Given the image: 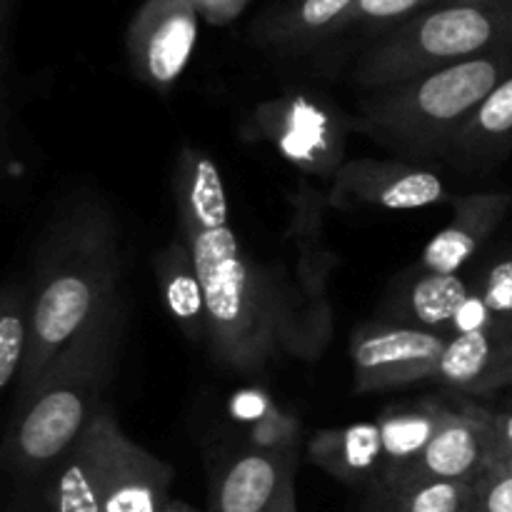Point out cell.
Returning <instances> with one entry per match:
<instances>
[{
	"instance_id": "cell-1",
	"label": "cell",
	"mask_w": 512,
	"mask_h": 512,
	"mask_svg": "<svg viewBox=\"0 0 512 512\" xmlns=\"http://www.w3.org/2000/svg\"><path fill=\"white\" fill-rule=\"evenodd\" d=\"M120 220L100 195L65 200L40 235L33 263V313L15 400L28 395L55 355L120 293Z\"/></svg>"
},
{
	"instance_id": "cell-2",
	"label": "cell",
	"mask_w": 512,
	"mask_h": 512,
	"mask_svg": "<svg viewBox=\"0 0 512 512\" xmlns=\"http://www.w3.org/2000/svg\"><path fill=\"white\" fill-rule=\"evenodd\" d=\"M180 233L190 243L205 290L208 348L223 368L255 375L283 353H308L310 343L323 348L320 338L328 333L305 318L283 278L243 253L230 225H180Z\"/></svg>"
},
{
	"instance_id": "cell-3",
	"label": "cell",
	"mask_w": 512,
	"mask_h": 512,
	"mask_svg": "<svg viewBox=\"0 0 512 512\" xmlns=\"http://www.w3.org/2000/svg\"><path fill=\"white\" fill-rule=\"evenodd\" d=\"M125 300L115 293L60 350L28 395L15 400L3 445L8 473L20 485L43 478L103 408L125 333Z\"/></svg>"
},
{
	"instance_id": "cell-4",
	"label": "cell",
	"mask_w": 512,
	"mask_h": 512,
	"mask_svg": "<svg viewBox=\"0 0 512 512\" xmlns=\"http://www.w3.org/2000/svg\"><path fill=\"white\" fill-rule=\"evenodd\" d=\"M510 73L512 48L373 90L358 108V128L405 163L445 160L470 113Z\"/></svg>"
},
{
	"instance_id": "cell-5",
	"label": "cell",
	"mask_w": 512,
	"mask_h": 512,
	"mask_svg": "<svg viewBox=\"0 0 512 512\" xmlns=\"http://www.w3.org/2000/svg\"><path fill=\"white\" fill-rule=\"evenodd\" d=\"M512 48V3H440L385 30L353 68V83L383 90L433 70Z\"/></svg>"
},
{
	"instance_id": "cell-6",
	"label": "cell",
	"mask_w": 512,
	"mask_h": 512,
	"mask_svg": "<svg viewBox=\"0 0 512 512\" xmlns=\"http://www.w3.org/2000/svg\"><path fill=\"white\" fill-rule=\"evenodd\" d=\"M448 338L408 325L373 323L350 340L353 378L358 393L408 388L435 380Z\"/></svg>"
},
{
	"instance_id": "cell-7",
	"label": "cell",
	"mask_w": 512,
	"mask_h": 512,
	"mask_svg": "<svg viewBox=\"0 0 512 512\" xmlns=\"http://www.w3.org/2000/svg\"><path fill=\"white\" fill-rule=\"evenodd\" d=\"M195 0H145L125 35L133 75L153 90H170L198 43Z\"/></svg>"
},
{
	"instance_id": "cell-8",
	"label": "cell",
	"mask_w": 512,
	"mask_h": 512,
	"mask_svg": "<svg viewBox=\"0 0 512 512\" xmlns=\"http://www.w3.org/2000/svg\"><path fill=\"white\" fill-rule=\"evenodd\" d=\"M125 438L108 405L93 415L83 433L45 473L43 498L48 512H100L110 468Z\"/></svg>"
},
{
	"instance_id": "cell-9",
	"label": "cell",
	"mask_w": 512,
	"mask_h": 512,
	"mask_svg": "<svg viewBox=\"0 0 512 512\" xmlns=\"http://www.w3.org/2000/svg\"><path fill=\"white\" fill-rule=\"evenodd\" d=\"M448 200L438 173L405 160H350L338 170L330 203L345 208L418 210Z\"/></svg>"
},
{
	"instance_id": "cell-10",
	"label": "cell",
	"mask_w": 512,
	"mask_h": 512,
	"mask_svg": "<svg viewBox=\"0 0 512 512\" xmlns=\"http://www.w3.org/2000/svg\"><path fill=\"white\" fill-rule=\"evenodd\" d=\"M490 470V430L485 410L470 405L465 413L448 410L443 425L428 448L408 468L395 470L398 478L443 480V483L475 485ZM380 475V478H383Z\"/></svg>"
},
{
	"instance_id": "cell-11",
	"label": "cell",
	"mask_w": 512,
	"mask_h": 512,
	"mask_svg": "<svg viewBox=\"0 0 512 512\" xmlns=\"http://www.w3.org/2000/svg\"><path fill=\"white\" fill-rule=\"evenodd\" d=\"M512 208L510 193H473L453 200V218L433 235L420 255V268L430 273H460Z\"/></svg>"
},
{
	"instance_id": "cell-12",
	"label": "cell",
	"mask_w": 512,
	"mask_h": 512,
	"mask_svg": "<svg viewBox=\"0 0 512 512\" xmlns=\"http://www.w3.org/2000/svg\"><path fill=\"white\" fill-rule=\"evenodd\" d=\"M293 473V450H243L215 473L208 512H268Z\"/></svg>"
},
{
	"instance_id": "cell-13",
	"label": "cell",
	"mask_w": 512,
	"mask_h": 512,
	"mask_svg": "<svg viewBox=\"0 0 512 512\" xmlns=\"http://www.w3.org/2000/svg\"><path fill=\"white\" fill-rule=\"evenodd\" d=\"M470 295L473 285L460 273H430L420 268L418 278H405L400 293L390 295L383 323L430 330L450 340L455 315Z\"/></svg>"
},
{
	"instance_id": "cell-14",
	"label": "cell",
	"mask_w": 512,
	"mask_h": 512,
	"mask_svg": "<svg viewBox=\"0 0 512 512\" xmlns=\"http://www.w3.org/2000/svg\"><path fill=\"white\" fill-rule=\"evenodd\" d=\"M173 468L125 435L110 468L100 512H163Z\"/></svg>"
},
{
	"instance_id": "cell-15",
	"label": "cell",
	"mask_w": 512,
	"mask_h": 512,
	"mask_svg": "<svg viewBox=\"0 0 512 512\" xmlns=\"http://www.w3.org/2000/svg\"><path fill=\"white\" fill-rule=\"evenodd\" d=\"M355 0H285L255 23V40L278 53H305L335 38Z\"/></svg>"
},
{
	"instance_id": "cell-16",
	"label": "cell",
	"mask_w": 512,
	"mask_h": 512,
	"mask_svg": "<svg viewBox=\"0 0 512 512\" xmlns=\"http://www.w3.org/2000/svg\"><path fill=\"white\" fill-rule=\"evenodd\" d=\"M155 278H158L160 300L180 333L193 343H208L210 323L208 305H205V290L200 283L195 255L185 235L170 240L153 258Z\"/></svg>"
},
{
	"instance_id": "cell-17",
	"label": "cell",
	"mask_w": 512,
	"mask_h": 512,
	"mask_svg": "<svg viewBox=\"0 0 512 512\" xmlns=\"http://www.w3.org/2000/svg\"><path fill=\"white\" fill-rule=\"evenodd\" d=\"M512 150V73L490 90L488 98L470 113L450 143L448 160L453 168L473 173L500 163Z\"/></svg>"
},
{
	"instance_id": "cell-18",
	"label": "cell",
	"mask_w": 512,
	"mask_h": 512,
	"mask_svg": "<svg viewBox=\"0 0 512 512\" xmlns=\"http://www.w3.org/2000/svg\"><path fill=\"white\" fill-rule=\"evenodd\" d=\"M308 455L318 468L350 488H370L385 468L383 435L378 423H360L318 433L308 445Z\"/></svg>"
},
{
	"instance_id": "cell-19",
	"label": "cell",
	"mask_w": 512,
	"mask_h": 512,
	"mask_svg": "<svg viewBox=\"0 0 512 512\" xmlns=\"http://www.w3.org/2000/svg\"><path fill=\"white\" fill-rule=\"evenodd\" d=\"M512 363V338L490 333L455 335L445 345L435 380L463 393H488L490 383Z\"/></svg>"
},
{
	"instance_id": "cell-20",
	"label": "cell",
	"mask_w": 512,
	"mask_h": 512,
	"mask_svg": "<svg viewBox=\"0 0 512 512\" xmlns=\"http://www.w3.org/2000/svg\"><path fill=\"white\" fill-rule=\"evenodd\" d=\"M173 188L180 225H193V228L230 225L223 175L208 153L183 148L175 165Z\"/></svg>"
},
{
	"instance_id": "cell-21",
	"label": "cell",
	"mask_w": 512,
	"mask_h": 512,
	"mask_svg": "<svg viewBox=\"0 0 512 512\" xmlns=\"http://www.w3.org/2000/svg\"><path fill=\"white\" fill-rule=\"evenodd\" d=\"M473 485L383 475L365 490L363 512H470Z\"/></svg>"
},
{
	"instance_id": "cell-22",
	"label": "cell",
	"mask_w": 512,
	"mask_h": 512,
	"mask_svg": "<svg viewBox=\"0 0 512 512\" xmlns=\"http://www.w3.org/2000/svg\"><path fill=\"white\" fill-rule=\"evenodd\" d=\"M448 410L450 408L435 403V400H425L413 408H395L380 415L378 425L385 450L383 473H395V470H403L415 463L443 425Z\"/></svg>"
},
{
	"instance_id": "cell-23",
	"label": "cell",
	"mask_w": 512,
	"mask_h": 512,
	"mask_svg": "<svg viewBox=\"0 0 512 512\" xmlns=\"http://www.w3.org/2000/svg\"><path fill=\"white\" fill-rule=\"evenodd\" d=\"M30 313L33 298L30 285L10 280L0 295V390L8 393L18 383L30 340Z\"/></svg>"
},
{
	"instance_id": "cell-24",
	"label": "cell",
	"mask_w": 512,
	"mask_h": 512,
	"mask_svg": "<svg viewBox=\"0 0 512 512\" xmlns=\"http://www.w3.org/2000/svg\"><path fill=\"white\" fill-rule=\"evenodd\" d=\"M440 3H448V0H355L338 35L348 30H393L395 25Z\"/></svg>"
},
{
	"instance_id": "cell-25",
	"label": "cell",
	"mask_w": 512,
	"mask_h": 512,
	"mask_svg": "<svg viewBox=\"0 0 512 512\" xmlns=\"http://www.w3.org/2000/svg\"><path fill=\"white\" fill-rule=\"evenodd\" d=\"M473 288L488 305L500 333L512 335V253L500 255L495 263H490Z\"/></svg>"
},
{
	"instance_id": "cell-26",
	"label": "cell",
	"mask_w": 512,
	"mask_h": 512,
	"mask_svg": "<svg viewBox=\"0 0 512 512\" xmlns=\"http://www.w3.org/2000/svg\"><path fill=\"white\" fill-rule=\"evenodd\" d=\"M470 512H512V470L490 468L473 485Z\"/></svg>"
},
{
	"instance_id": "cell-27",
	"label": "cell",
	"mask_w": 512,
	"mask_h": 512,
	"mask_svg": "<svg viewBox=\"0 0 512 512\" xmlns=\"http://www.w3.org/2000/svg\"><path fill=\"white\" fill-rule=\"evenodd\" d=\"M298 430V420L280 413L278 408H270L268 415L255 423L253 438L260 450H293L290 445H293Z\"/></svg>"
},
{
	"instance_id": "cell-28",
	"label": "cell",
	"mask_w": 512,
	"mask_h": 512,
	"mask_svg": "<svg viewBox=\"0 0 512 512\" xmlns=\"http://www.w3.org/2000/svg\"><path fill=\"white\" fill-rule=\"evenodd\" d=\"M485 423L490 430V468H500L512 455V410L510 413H488Z\"/></svg>"
},
{
	"instance_id": "cell-29",
	"label": "cell",
	"mask_w": 512,
	"mask_h": 512,
	"mask_svg": "<svg viewBox=\"0 0 512 512\" xmlns=\"http://www.w3.org/2000/svg\"><path fill=\"white\" fill-rule=\"evenodd\" d=\"M263 398L265 395H260V393L235 395L233 413L240 415V418H248V420H255V423H258V420L265 418V415H268V410L273 408V405H268V400H263Z\"/></svg>"
},
{
	"instance_id": "cell-30",
	"label": "cell",
	"mask_w": 512,
	"mask_h": 512,
	"mask_svg": "<svg viewBox=\"0 0 512 512\" xmlns=\"http://www.w3.org/2000/svg\"><path fill=\"white\" fill-rule=\"evenodd\" d=\"M3 512H48V508H45V503L40 495L30 493L28 488H23V490H18V493H15L8 503H5Z\"/></svg>"
},
{
	"instance_id": "cell-31",
	"label": "cell",
	"mask_w": 512,
	"mask_h": 512,
	"mask_svg": "<svg viewBox=\"0 0 512 512\" xmlns=\"http://www.w3.org/2000/svg\"><path fill=\"white\" fill-rule=\"evenodd\" d=\"M268 512H300L298 498H295V473L288 475V480L283 483V488L278 490L275 500L270 503Z\"/></svg>"
},
{
	"instance_id": "cell-32",
	"label": "cell",
	"mask_w": 512,
	"mask_h": 512,
	"mask_svg": "<svg viewBox=\"0 0 512 512\" xmlns=\"http://www.w3.org/2000/svg\"><path fill=\"white\" fill-rule=\"evenodd\" d=\"M15 0H0V28H3V38L8 35V25H10V15H13Z\"/></svg>"
},
{
	"instance_id": "cell-33",
	"label": "cell",
	"mask_w": 512,
	"mask_h": 512,
	"mask_svg": "<svg viewBox=\"0 0 512 512\" xmlns=\"http://www.w3.org/2000/svg\"><path fill=\"white\" fill-rule=\"evenodd\" d=\"M510 383H512V363L503 370V373H498V378H495L493 383H490V390L500 388V385H510ZM490 390H488V393H490Z\"/></svg>"
},
{
	"instance_id": "cell-34",
	"label": "cell",
	"mask_w": 512,
	"mask_h": 512,
	"mask_svg": "<svg viewBox=\"0 0 512 512\" xmlns=\"http://www.w3.org/2000/svg\"><path fill=\"white\" fill-rule=\"evenodd\" d=\"M163 512H195V510L190 508V505H185V503H168V505H165Z\"/></svg>"
},
{
	"instance_id": "cell-35",
	"label": "cell",
	"mask_w": 512,
	"mask_h": 512,
	"mask_svg": "<svg viewBox=\"0 0 512 512\" xmlns=\"http://www.w3.org/2000/svg\"><path fill=\"white\" fill-rule=\"evenodd\" d=\"M450 3H512V0H450Z\"/></svg>"
},
{
	"instance_id": "cell-36",
	"label": "cell",
	"mask_w": 512,
	"mask_h": 512,
	"mask_svg": "<svg viewBox=\"0 0 512 512\" xmlns=\"http://www.w3.org/2000/svg\"><path fill=\"white\" fill-rule=\"evenodd\" d=\"M500 468H505V470H512V455H510V458H508V460H505V463H503V465H500Z\"/></svg>"
}]
</instances>
